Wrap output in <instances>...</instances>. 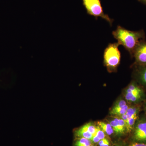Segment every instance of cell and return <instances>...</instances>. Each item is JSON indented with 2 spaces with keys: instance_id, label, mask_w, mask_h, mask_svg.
<instances>
[{
  "instance_id": "3",
  "label": "cell",
  "mask_w": 146,
  "mask_h": 146,
  "mask_svg": "<svg viewBox=\"0 0 146 146\" xmlns=\"http://www.w3.org/2000/svg\"><path fill=\"white\" fill-rule=\"evenodd\" d=\"M82 1L88 14L94 17L103 18L112 25L113 20L105 14L100 0H82Z\"/></svg>"
},
{
  "instance_id": "12",
  "label": "cell",
  "mask_w": 146,
  "mask_h": 146,
  "mask_svg": "<svg viewBox=\"0 0 146 146\" xmlns=\"http://www.w3.org/2000/svg\"><path fill=\"white\" fill-rule=\"evenodd\" d=\"M91 143L90 140L81 138L76 142L75 146H91Z\"/></svg>"
},
{
  "instance_id": "2",
  "label": "cell",
  "mask_w": 146,
  "mask_h": 146,
  "mask_svg": "<svg viewBox=\"0 0 146 146\" xmlns=\"http://www.w3.org/2000/svg\"><path fill=\"white\" fill-rule=\"evenodd\" d=\"M118 43L110 44L105 50L104 54V65L110 70H115L121 61V54Z\"/></svg>"
},
{
  "instance_id": "4",
  "label": "cell",
  "mask_w": 146,
  "mask_h": 146,
  "mask_svg": "<svg viewBox=\"0 0 146 146\" xmlns=\"http://www.w3.org/2000/svg\"><path fill=\"white\" fill-rule=\"evenodd\" d=\"M143 96L142 89L134 83L131 84L126 91L125 99L131 102H135L140 100Z\"/></svg>"
},
{
  "instance_id": "18",
  "label": "cell",
  "mask_w": 146,
  "mask_h": 146,
  "mask_svg": "<svg viewBox=\"0 0 146 146\" xmlns=\"http://www.w3.org/2000/svg\"><path fill=\"white\" fill-rule=\"evenodd\" d=\"M91 140L95 143H99V142L100 141L99 138L96 136H93Z\"/></svg>"
},
{
  "instance_id": "11",
  "label": "cell",
  "mask_w": 146,
  "mask_h": 146,
  "mask_svg": "<svg viewBox=\"0 0 146 146\" xmlns=\"http://www.w3.org/2000/svg\"><path fill=\"white\" fill-rule=\"evenodd\" d=\"M129 106L127 105L125 106L124 107L120 109L115 110H111L110 114L111 115H118V116H121V115L125 114L128 109Z\"/></svg>"
},
{
  "instance_id": "6",
  "label": "cell",
  "mask_w": 146,
  "mask_h": 146,
  "mask_svg": "<svg viewBox=\"0 0 146 146\" xmlns=\"http://www.w3.org/2000/svg\"><path fill=\"white\" fill-rule=\"evenodd\" d=\"M134 139L138 142L146 141V121L139 122L135 127L134 133Z\"/></svg>"
},
{
  "instance_id": "1",
  "label": "cell",
  "mask_w": 146,
  "mask_h": 146,
  "mask_svg": "<svg viewBox=\"0 0 146 146\" xmlns=\"http://www.w3.org/2000/svg\"><path fill=\"white\" fill-rule=\"evenodd\" d=\"M112 35L119 45L124 47L131 55H133L139 44L144 41L145 38L144 32L142 31H131L120 26L112 32Z\"/></svg>"
},
{
  "instance_id": "20",
  "label": "cell",
  "mask_w": 146,
  "mask_h": 146,
  "mask_svg": "<svg viewBox=\"0 0 146 146\" xmlns=\"http://www.w3.org/2000/svg\"><path fill=\"white\" fill-rule=\"evenodd\" d=\"M100 146H109V143L104 144V145H100Z\"/></svg>"
},
{
  "instance_id": "7",
  "label": "cell",
  "mask_w": 146,
  "mask_h": 146,
  "mask_svg": "<svg viewBox=\"0 0 146 146\" xmlns=\"http://www.w3.org/2000/svg\"><path fill=\"white\" fill-rule=\"evenodd\" d=\"M76 135L78 137L86 138L90 140H91L93 138V135L87 130L85 125L77 131Z\"/></svg>"
},
{
  "instance_id": "9",
  "label": "cell",
  "mask_w": 146,
  "mask_h": 146,
  "mask_svg": "<svg viewBox=\"0 0 146 146\" xmlns=\"http://www.w3.org/2000/svg\"><path fill=\"white\" fill-rule=\"evenodd\" d=\"M138 75L139 80L146 86V65L140 66Z\"/></svg>"
},
{
  "instance_id": "16",
  "label": "cell",
  "mask_w": 146,
  "mask_h": 146,
  "mask_svg": "<svg viewBox=\"0 0 146 146\" xmlns=\"http://www.w3.org/2000/svg\"><path fill=\"white\" fill-rule=\"evenodd\" d=\"M129 146H146V143H133Z\"/></svg>"
},
{
  "instance_id": "22",
  "label": "cell",
  "mask_w": 146,
  "mask_h": 146,
  "mask_svg": "<svg viewBox=\"0 0 146 146\" xmlns=\"http://www.w3.org/2000/svg\"></svg>"
},
{
  "instance_id": "14",
  "label": "cell",
  "mask_w": 146,
  "mask_h": 146,
  "mask_svg": "<svg viewBox=\"0 0 146 146\" xmlns=\"http://www.w3.org/2000/svg\"><path fill=\"white\" fill-rule=\"evenodd\" d=\"M126 105V102L125 101H120L118 102L114 106L112 110H115L120 109V108H121L124 107Z\"/></svg>"
},
{
  "instance_id": "21",
  "label": "cell",
  "mask_w": 146,
  "mask_h": 146,
  "mask_svg": "<svg viewBox=\"0 0 146 146\" xmlns=\"http://www.w3.org/2000/svg\"><path fill=\"white\" fill-rule=\"evenodd\" d=\"M91 146H93V145H91Z\"/></svg>"
},
{
  "instance_id": "19",
  "label": "cell",
  "mask_w": 146,
  "mask_h": 146,
  "mask_svg": "<svg viewBox=\"0 0 146 146\" xmlns=\"http://www.w3.org/2000/svg\"><path fill=\"white\" fill-rule=\"evenodd\" d=\"M139 1L143 3L146 5V0H139Z\"/></svg>"
},
{
  "instance_id": "15",
  "label": "cell",
  "mask_w": 146,
  "mask_h": 146,
  "mask_svg": "<svg viewBox=\"0 0 146 146\" xmlns=\"http://www.w3.org/2000/svg\"><path fill=\"white\" fill-rule=\"evenodd\" d=\"M110 125H111L113 130L117 133H118L117 123V118L115 119L112 120L110 122Z\"/></svg>"
},
{
  "instance_id": "17",
  "label": "cell",
  "mask_w": 146,
  "mask_h": 146,
  "mask_svg": "<svg viewBox=\"0 0 146 146\" xmlns=\"http://www.w3.org/2000/svg\"><path fill=\"white\" fill-rule=\"evenodd\" d=\"M109 143V141L107 139H106L105 138L102 139L98 143L100 146L102 145H104V144L107 143Z\"/></svg>"
},
{
  "instance_id": "13",
  "label": "cell",
  "mask_w": 146,
  "mask_h": 146,
  "mask_svg": "<svg viewBox=\"0 0 146 146\" xmlns=\"http://www.w3.org/2000/svg\"><path fill=\"white\" fill-rule=\"evenodd\" d=\"M93 136H97L99 138L100 140H101L105 138V135L104 132L99 127H97L96 131Z\"/></svg>"
},
{
  "instance_id": "8",
  "label": "cell",
  "mask_w": 146,
  "mask_h": 146,
  "mask_svg": "<svg viewBox=\"0 0 146 146\" xmlns=\"http://www.w3.org/2000/svg\"><path fill=\"white\" fill-rule=\"evenodd\" d=\"M98 125L100 128L104 132L107 133L108 135H110L113 133L114 130L110 124L104 122L99 121L98 122Z\"/></svg>"
},
{
  "instance_id": "10",
  "label": "cell",
  "mask_w": 146,
  "mask_h": 146,
  "mask_svg": "<svg viewBox=\"0 0 146 146\" xmlns=\"http://www.w3.org/2000/svg\"><path fill=\"white\" fill-rule=\"evenodd\" d=\"M118 133H123L126 129V124L122 119L117 118Z\"/></svg>"
},
{
  "instance_id": "5",
  "label": "cell",
  "mask_w": 146,
  "mask_h": 146,
  "mask_svg": "<svg viewBox=\"0 0 146 146\" xmlns=\"http://www.w3.org/2000/svg\"><path fill=\"white\" fill-rule=\"evenodd\" d=\"M135 63L140 66L146 65V42L143 41L136 48L133 54Z\"/></svg>"
}]
</instances>
